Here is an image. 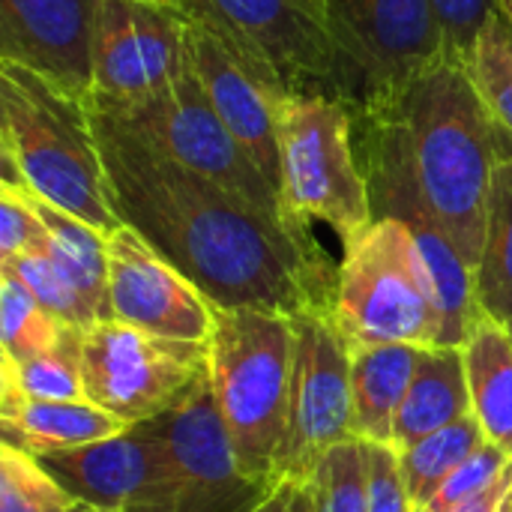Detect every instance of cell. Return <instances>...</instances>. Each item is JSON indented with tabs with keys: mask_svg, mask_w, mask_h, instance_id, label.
I'll use <instances>...</instances> for the list:
<instances>
[{
	"mask_svg": "<svg viewBox=\"0 0 512 512\" xmlns=\"http://www.w3.org/2000/svg\"><path fill=\"white\" fill-rule=\"evenodd\" d=\"M90 117L117 219L195 282L213 306L288 318L333 315L339 264L312 228L183 168L108 117L93 111Z\"/></svg>",
	"mask_w": 512,
	"mask_h": 512,
	"instance_id": "6da1fadb",
	"label": "cell"
},
{
	"mask_svg": "<svg viewBox=\"0 0 512 512\" xmlns=\"http://www.w3.org/2000/svg\"><path fill=\"white\" fill-rule=\"evenodd\" d=\"M417 177L447 237L474 270L486 237L492 177L512 156V135L486 111L468 69L432 60L399 93Z\"/></svg>",
	"mask_w": 512,
	"mask_h": 512,
	"instance_id": "7a4b0ae2",
	"label": "cell"
},
{
	"mask_svg": "<svg viewBox=\"0 0 512 512\" xmlns=\"http://www.w3.org/2000/svg\"><path fill=\"white\" fill-rule=\"evenodd\" d=\"M0 165V186L33 192L105 234L123 225L90 108L9 60H0Z\"/></svg>",
	"mask_w": 512,
	"mask_h": 512,
	"instance_id": "3957f363",
	"label": "cell"
},
{
	"mask_svg": "<svg viewBox=\"0 0 512 512\" xmlns=\"http://www.w3.org/2000/svg\"><path fill=\"white\" fill-rule=\"evenodd\" d=\"M207 372L243 468L282 483L279 456L288 435L294 318L216 306L207 339Z\"/></svg>",
	"mask_w": 512,
	"mask_h": 512,
	"instance_id": "277c9868",
	"label": "cell"
},
{
	"mask_svg": "<svg viewBox=\"0 0 512 512\" xmlns=\"http://www.w3.org/2000/svg\"><path fill=\"white\" fill-rule=\"evenodd\" d=\"M354 144L369 186L372 216L402 222L420 246L441 312L438 345L462 348L483 315L474 297V270L447 237L423 192L411 135L396 102L354 111Z\"/></svg>",
	"mask_w": 512,
	"mask_h": 512,
	"instance_id": "5b68a950",
	"label": "cell"
},
{
	"mask_svg": "<svg viewBox=\"0 0 512 512\" xmlns=\"http://www.w3.org/2000/svg\"><path fill=\"white\" fill-rule=\"evenodd\" d=\"M333 321L351 348L441 342L435 288L414 234L396 219H375L342 243Z\"/></svg>",
	"mask_w": 512,
	"mask_h": 512,
	"instance_id": "8992f818",
	"label": "cell"
},
{
	"mask_svg": "<svg viewBox=\"0 0 512 512\" xmlns=\"http://www.w3.org/2000/svg\"><path fill=\"white\" fill-rule=\"evenodd\" d=\"M279 198L294 225H327L342 243L375 216L354 144L351 105L291 93L279 114Z\"/></svg>",
	"mask_w": 512,
	"mask_h": 512,
	"instance_id": "52a82bcc",
	"label": "cell"
},
{
	"mask_svg": "<svg viewBox=\"0 0 512 512\" xmlns=\"http://www.w3.org/2000/svg\"><path fill=\"white\" fill-rule=\"evenodd\" d=\"M87 108L141 135L159 153L180 162L183 168L198 171L207 180L252 201L255 207L288 219L276 186L258 171L252 156L240 147V141L231 135V129L213 108L210 96L204 93V84L192 66V54L180 75L165 90L144 96L138 102H90Z\"/></svg>",
	"mask_w": 512,
	"mask_h": 512,
	"instance_id": "ba28073f",
	"label": "cell"
},
{
	"mask_svg": "<svg viewBox=\"0 0 512 512\" xmlns=\"http://www.w3.org/2000/svg\"><path fill=\"white\" fill-rule=\"evenodd\" d=\"M84 396L123 426L162 417L207 375V342L99 321L81 339Z\"/></svg>",
	"mask_w": 512,
	"mask_h": 512,
	"instance_id": "9c48e42d",
	"label": "cell"
},
{
	"mask_svg": "<svg viewBox=\"0 0 512 512\" xmlns=\"http://www.w3.org/2000/svg\"><path fill=\"white\" fill-rule=\"evenodd\" d=\"M186 12L192 66L222 123L279 192V114L291 96L276 69L225 18L198 0Z\"/></svg>",
	"mask_w": 512,
	"mask_h": 512,
	"instance_id": "30bf717a",
	"label": "cell"
},
{
	"mask_svg": "<svg viewBox=\"0 0 512 512\" xmlns=\"http://www.w3.org/2000/svg\"><path fill=\"white\" fill-rule=\"evenodd\" d=\"M189 3V0H186ZM225 18L267 63L288 93L330 96L351 111L363 102L357 66L342 51L324 0H198Z\"/></svg>",
	"mask_w": 512,
	"mask_h": 512,
	"instance_id": "8fae6325",
	"label": "cell"
},
{
	"mask_svg": "<svg viewBox=\"0 0 512 512\" xmlns=\"http://www.w3.org/2000/svg\"><path fill=\"white\" fill-rule=\"evenodd\" d=\"M357 438L351 399V345L333 315L309 312L294 318V372L288 435L279 456V480L306 483L318 462Z\"/></svg>",
	"mask_w": 512,
	"mask_h": 512,
	"instance_id": "7c38bea8",
	"label": "cell"
},
{
	"mask_svg": "<svg viewBox=\"0 0 512 512\" xmlns=\"http://www.w3.org/2000/svg\"><path fill=\"white\" fill-rule=\"evenodd\" d=\"M156 420L174 462V512H252L282 486L243 468L216 405L210 372Z\"/></svg>",
	"mask_w": 512,
	"mask_h": 512,
	"instance_id": "4fadbf2b",
	"label": "cell"
},
{
	"mask_svg": "<svg viewBox=\"0 0 512 512\" xmlns=\"http://www.w3.org/2000/svg\"><path fill=\"white\" fill-rule=\"evenodd\" d=\"M36 459L75 501L93 510L174 512V462L159 420Z\"/></svg>",
	"mask_w": 512,
	"mask_h": 512,
	"instance_id": "5bb4252c",
	"label": "cell"
},
{
	"mask_svg": "<svg viewBox=\"0 0 512 512\" xmlns=\"http://www.w3.org/2000/svg\"><path fill=\"white\" fill-rule=\"evenodd\" d=\"M189 60L186 12L171 0H102L93 39V99L138 102L165 90Z\"/></svg>",
	"mask_w": 512,
	"mask_h": 512,
	"instance_id": "9a60e30c",
	"label": "cell"
},
{
	"mask_svg": "<svg viewBox=\"0 0 512 512\" xmlns=\"http://www.w3.org/2000/svg\"><path fill=\"white\" fill-rule=\"evenodd\" d=\"M330 27L357 66L363 102L390 105L408 81L441 57L432 0H324ZM357 108V111H360Z\"/></svg>",
	"mask_w": 512,
	"mask_h": 512,
	"instance_id": "2e32d148",
	"label": "cell"
},
{
	"mask_svg": "<svg viewBox=\"0 0 512 512\" xmlns=\"http://www.w3.org/2000/svg\"><path fill=\"white\" fill-rule=\"evenodd\" d=\"M108 300L114 321L183 342L210 339L216 306L129 225L108 234Z\"/></svg>",
	"mask_w": 512,
	"mask_h": 512,
	"instance_id": "e0dca14e",
	"label": "cell"
},
{
	"mask_svg": "<svg viewBox=\"0 0 512 512\" xmlns=\"http://www.w3.org/2000/svg\"><path fill=\"white\" fill-rule=\"evenodd\" d=\"M99 6L102 0H0V60L27 66L90 105Z\"/></svg>",
	"mask_w": 512,
	"mask_h": 512,
	"instance_id": "ac0fdd59",
	"label": "cell"
},
{
	"mask_svg": "<svg viewBox=\"0 0 512 512\" xmlns=\"http://www.w3.org/2000/svg\"><path fill=\"white\" fill-rule=\"evenodd\" d=\"M0 429L6 444L27 450L33 456L84 447L102 438H111L129 426L102 411L99 405L78 402H48L24 399L15 393H0Z\"/></svg>",
	"mask_w": 512,
	"mask_h": 512,
	"instance_id": "d6986e66",
	"label": "cell"
},
{
	"mask_svg": "<svg viewBox=\"0 0 512 512\" xmlns=\"http://www.w3.org/2000/svg\"><path fill=\"white\" fill-rule=\"evenodd\" d=\"M471 414V390L462 348L432 345L420 348L414 381L396 414L393 447L405 450L420 438Z\"/></svg>",
	"mask_w": 512,
	"mask_h": 512,
	"instance_id": "ffe728a7",
	"label": "cell"
},
{
	"mask_svg": "<svg viewBox=\"0 0 512 512\" xmlns=\"http://www.w3.org/2000/svg\"><path fill=\"white\" fill-rule=\"evenodd\" d=\"M417 345H363L351 348L354 432L369 444H393L396 414L414 381Z\"/></svg>",
	"mask_w": 512,
	"mask_h": 512,
	"instance_id": "44dd1931",
	"label": "cell"
},
{
	"mask_svg": "<svg viewBox=\"0 0 512 512\" xmlns=\"http://www.w3.org/2000/svg\"><path fill=\"white\" fill-rule=\"evenodd\" d=\"M471 414L489 444L512 459V339L504 324L480 315L462 345Z\"/></svg>",
	"mask_w": 512,
	"mask_h": 512,
	"instance_id": "7402d4cb",
	"label": "cell"
},
{
	"mask_svg": "<svg viewBox=\"0 0 512 512\" xmlns=\"http://www.w3.org/2000/svg\"><path fill=\"white\" fill-rule=\"evenodd\" d=\"M33 204L48 231L45 252L51 255V261L63 270V276L81 294L96 321H114L108 300V234L42 201L39 195H33Z\"/></svg>",
	"mask_w": 512,
	"mask_h": 512,
	"instance_id": "603a6c76",
	"label": "cell"
},
{
	"mask_svg": "<svg viewBox=\"0 0 512 512\" xmlns=\"http://www.w3.org/2000/svg\"><path fill=\"white\" fill-rule=\"evenodd\" d=\"M474 297L483 315L498 324L512 321V156L501 159L492 177L483 252L474 267Z\"/></svg>",
	"mask_w": 512,
	"mask_h": 512,
	"instance_id": "cb8c5ba5",
	"label": "cell"
},
{
	"mask_svg": "<svg viewBox=\"0 0 512 512\" xmlns=\"http://www.w3.org/2000/svg\"><path fill=\"white\" fill-rule=\"evenodd\" d=\"M486 444L483 426L474 414L420 438L417 444L399 450L408 495L414 507H429V501L441 492V486L456 474L459 465H465L480 447Z\"/></svg>",
	"mask_w": 512,
	"mask_h": 512,
	"instance_id": "d4e9b609",
	"label": "cell"
},
{
	"mask_svg": "<svg viewBox=\"0 0 512 512\" xmlns=\"http://www.w3.org/2000/svg\"><path fill=\"white\" fill-rule=\"evenodd\" d=\"M81 339L84 330H69L63 342L45 354H36L21 363L0 360V393H15L24 399L48 402H78L84 396L81 372Z\"/></svg>",
	"mask_w": 512,
	"mask_h": 512,
	"instance_id": "484cf974",
	"label": "cell"
},
{
	"mask_svg": "<svg viewBox=\"0 0 512 512\" xmlns=\"http://www.w3.org/2000/svg\"><path fill=\"white\" fill-rule=\"evenodd\" d=\"M72 327L51 315L33 291L6 267H0V345L3 360L21 363L63 342ZM78 330V327H75Z\"/></svg>",
	"mask_w": 512,
	"mask_h": 512,
	"instance_id": "4316f807",
	"label": "cell"
},
{
	"mask_svg": "<svg viewBox=\"0 0 512 512\" xmlns=\"http://www.w3.org/2000/svg\"><path fill=\"white\" fill-rule=\"evenodd\" d=\"M486 111L512 135V21L495 3L465 63Z\"/></svg>",
	"mask_w": 512,
	"mask_h": 512,
	"instance_id": "83f0119b",
	"label": "cell"
},
{
	"mask_svg": "<svg viewBox=\"0 0 512 512\" xmlns=\"http://www.w3.org/2000/svg\"><path fill=\"white\" fill-rule=\"evenodd\" d=\"M303 486L315 512H369V444H336Z\"/></svg>",
	"mask_w": 512,
	"mask_h": 512,
	"instance_id": "f1b7e54d",
	"label": "cell"
},
{
	"mask_svg": "<svg viewBox=\"0 0 512 512\" xmlns=\"http://www.w3.org/2000/svg\"><path fill=\"white\" fill-rule=\"evenodd\" d=\"M78 501L42 468V462L0 441V512H75Z\"/></svg>",
	"mask_w": 512,
	"mask_h": 512,
	"instance_id": "f546056e",
	"label": "cell"
},
{
	"mask_svg": "<svg viewBox=\"0 0 512 512\" xmlns=\"http://www.w3.org/2000/svg\"><path fill=\"white\" fill-rule=\"evenodd\" d=\"M0 267L12 270L33 291V297L51 315H57L63 324L78 327V330H90L93 324H99L96 315L81 300V294L72 288V282L63 276V270L51 261V255L45 249L42 252H21L9 261H0Z\"/></svg>",
	"mask_w": 512,
	"mask_h": 512,
	"instance_id": "4dcf8cb0",
	"label": "cell"
},
{
	"mask_svg": "<svg viewBox=\"0 0 512 512\" xmlns=\"http://www.w3.org/2000/svg\"><path fill=\"white\" fill-rule=\"evenodd\" d=\"M42 249H48V231L36 213L33 192L0 186V261Z\"/></svg>",
	"mask_w": 512,
	"mask_h": 512,
	"instance_id": "1f68e13d",
	"label": "cell"
},
{
	"mask_svg": "<svg viewBox=\"0 0 512 512\" xmlns=\"http://www.w3.org/2000/svg\"><path fill=\"white\" fill-rule=\"evenodd\" d=\"M432 6L441 36V57L465 66L477 33L495 9V0H432Z\"/></svg>",
	"mask_w": 512,
	"mask_h": 512,
	"instance_id": "d6a6232c",
	"label": "cell"
},
{
	"mask_svg": "<svg viewBox=\"0 0 512 512\" xmlns=\"http://www.w3.org/2000/svg\"><path fill=\"white\" fill-rule=\"evenodd\" d=\"M512 459L507 453H501L495 444H483L465 465L456 468V474L441 486V492L429 501V512H453L462 507L465 501H471L474 495H480L486 486H492L498 480V474L510 465Z\"/></svg>",
	"mask_w": 512,
	"mask_h": 512,
	"instance_id": "836d02e7",
	"label": "cell"
},
{
	"mask_svg": "<svg viewBox=\"0 0 512 512\" xmlns=\"http://www.w3.org/2000/svg\"><path fill=\"white\" fill-rule=\"evenodd\" d=\"M369 512H414L402 459L393 444H369Z\"/></svg>",
	"mask_w": 512,
	"mask_h": 512,
	"instance_id": "e575fe53",
	"label": "cell"
},
{
	"mask_svg": "<svg viewBox=\"0 0 512 512\" xmlns=\"http://www.w3.org/2000/svg\"><path fill=\"white\" fill-rule=\"evenodd\" d=\"M453 512H512V462L498 474L492 486H486L480 495H474Z\"/></svg>",
	"mask_w": 512,
	"mask_h": 512,
	"instance_id": "d590c367",
	"label": "cell"
},
{
	"mask_svg": "<svg viewBox=\"0 0 512 512\" xmlns=\"http://www.w3.org/2000/svg\"><path fill=\"white\" fill-rule=\"evenodd\" d=\"M297 486L300 483H291V480H285L258 510L252 512H297Z\"/></svg>",
	"mask_w": 512,
	"mask_h": 512,
	"instance_id": "8d00e7d4",
	"label": "cell"
},
{
	"mask_svg": "<svg viewBox=\"0 0 512 512\" xmlns=\"http://www.w3.org/2000/svg\"><path fill=\"white\" fill-rule=\"evenodd\" d=\"M297 512H315L312 510V498H309V489L300 483L297 486Z\"/></svg>",
	"mask_w": 512,
	"mask_h": 512,
	"instance_id": "74e56055",
	"label": "cell"
},
{
	"mask_svg": "<svg viewBox=\"0 0 512 512\" xmlns=\"http://www.w3.org/2000/svg\"><path fill=\"white\" fill-rule=\"evenodd\" d=\"M495 3H498V6H501L507 15H510V21H512V0H495Z\"/></svg>",
	"mask_w": 512,
	"mask_h": 512,
	"instance_id": "f35d334b",
	"label": "cell"
},
{
	"mask_svg": "<svg viewBox=\"0 0 512 512\" xmlns=\"http://www.w3.org/2000/svg\"><path fill=\"white\" fill-rule=\"evenodd\" d=\"M75 512H93V507H87V504H81V501H78V507H75Z\"/></svg>",
	"mask_w": 512,
	"mask_h": 512,
	"instance_id": "ab89813d",
	"label": "cell"
},
{
	"mask_svg": "<svg viewBox=\"0 0 512 512\" xmlns=\"http://www.w3.org/2000/svg\"><path fill=\"white\" fill-rule=\"evenodd\" d=\"M504 327H507V333H510V339H512V321L510 324H504Z\"/></svg>",
	"mask_w": 512,
	"mask_h": 512,
	"instance_id": "60d3db41",
	"label": "cell"
},
{
	"mask_svg": "<svg viewBox=\"0 0 512 512\" xmlns=\"http://www.w3.org/2000/svg\"><path fill=\"white\" fill-rule=\"evenodd\" d=\"M414 512H429L426 507H414Z\"/></svg>",
	"mask_w": 512,
	"mask_h": 512,
	"instance_id": "b9f144b4",
	"label": "cell"
},
{
	"mask_svg": "<svg viewBox=\"0 0 512 512\" xmlns=\"http://www.w3.org/2000/svg\"><path fill=\"white\" fill-rule=\"evenodd\" d=\"M171 3H177V6H183V3H186V0H171Z\"/></svg>",
	"mask_w": 512,
	"mask_h": 512,
	"instance_id": "7bdbcfd3",
	"label": "cell"
},
{
	"mask_svg": "<svg viewBox=\"0 0 512 512\" xmlns=\"http://www.w3.org/2000/svg\"><path fill=\"white\" fill-rule=\"evenodd\" d=\"M93 512H102V510H93Z\"/></svg>",
	"mask_w": 512,
	"mask_h": 512,
	"instance_id": "ee69618b",
	"label": "cell"
}]
</instances>
